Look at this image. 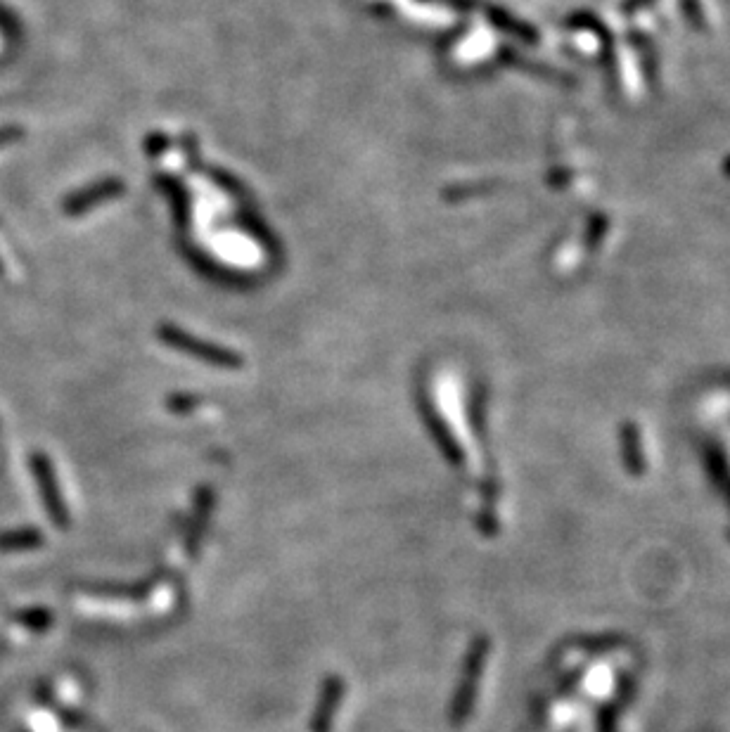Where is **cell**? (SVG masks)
Here are the masks:
<instances>
[{
	"label": "cell",
	"instance_id": "obj_1",
	"mask_svg": "<svg viewBox=\"0 0 730 732\" xmlns=\"http://www.w3.org/2000/svg\"><path fill=\"white\" fill-rule=\"evenodd\" d=\"M344 695V683L337 676L325 680L323 695H320V702L313 711L311 730L313 732H330L332 718H335V711L339 706V699Z\"/></svg>",
	"mask_w": 730,
	"mask_h": 732
},
{
	"label": "cell",
	"instance_id": "obj_2",
	"mask_svg": "<svg viewBox=\"0 0 730 732\" xmlns=\"http://www.w3.org/2000/svg\"><path fill=\"white\" fill-rule=\"evenodd\" d=\"M211 505H214V493L209 491V488H204V491L200 493V498H197V515H195V524H192L190 529V538H188V552L192 555V552L197 550V543H200V536H202V526L207 524V517H209V510Z\"/></svg>",
	"mask_w": 730,
	"mask_h": 732
}]
</instances>
